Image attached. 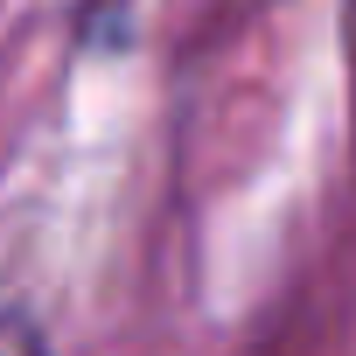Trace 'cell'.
Segmentation results:
<instances>
[{
  "instance_id": "cell-1",
  "label": "cell",
  "mask_w": 356,
  "mask_h": 356,
  "mask_svg": "<svg viewBox=\"0 0 356 356\" xmlns=\"http://www.w3.org/2000/svg\"><path fill=\"white\" fill-rule=\"evenodd\" d=\"M0 356H42V342L22 314H0Z\"/></svg>"
}]
</instances>
